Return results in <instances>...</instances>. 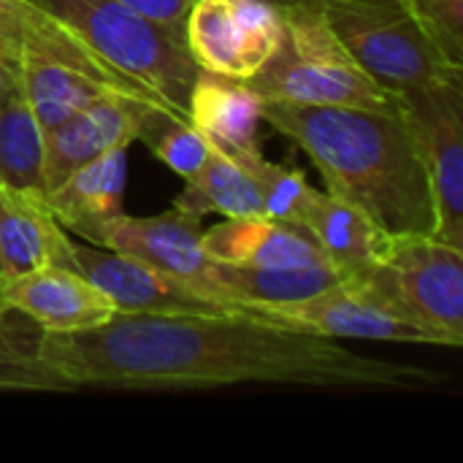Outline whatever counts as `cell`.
<instances>
[{
  "instance_id": "obj_1",
  "label": "cell",
  "mask_w": 463,
  "mask_h": 463,
  "mask_svg": "<svg viewBox=\"0 0 463 463\" xmlns=\"http://www.w3.org/2000/svg\"><path fill=\"white\" fill-rule=\"evenodd\" d=\"M38 361L79 388L168 391L217 385H301L423 393L442 374L369 358L277 320L255 315H125L84 334H38Z\"/></svg>"
},
{
  "instance_id": "obj_2",
  "label": "cell",
  "mask_w": 463,
  "mask_h": 463,
  "mask_svg": "<svg viewBox=\"0 0 463 463\" xmlns=\"http://www.w3.org/2000/svg\"><path fill=\"white\" fill-rule=\"evenodd\" d=\"M260 122L301 146L328 193L358 206L391 236H434L429 179L402 111L260 100Z\"/></svg>"
},
{
  "instance_id": "obj_3",
  "label": "cell",
  "mask_w": 463,
  "mask_h": 463,
  "mask_svg": "<svg viewBox=\"0 0 463 463\" xmlns=\"http://www.w3.org/2000/svg\"><path fill=\"white\" fill-rule=\"evenodd\" d=\"M282 16L277 54L247 79L260 100L339 106L366 111H402V95L372 79L328 27L315 0L274 3Z\"/></svg>"
},
{
  "instance_id": "obj_4",
  "label": "cell",
  "mask_w": 463,
  "mask_h": 463,
  "mask_svg": "<svg viewBox=\"0 0 463 463\" xmlns=\"http://www.w3.org/2000/svg\"><path fill=\"white\" fill-rule=\"evenodd\" d=\"M8 5L19 30L22 90L43 133L103 98H130L165 109L152 92L100 60L35 0H8Z\"/></svg>"
},
{
  "instance_id": "obj_5",
  "label": "cell",
  "mask_w": 463,
  "mask_h": 463,
  "mask_svg": "<svg viewBox=\"0 0 463 463\" xmlns=\"http://www.w3.org/2000/svg\"><path fill=\"white\" fill-rule=\"evenodd\" d=\"M73 30L114 71L152 92L168 111L190 122V90L198 65L187 46L119 0H35Z\"/></svg>"
},
{
  "instance_id": "obj_6",
  "label": "cell",
  "mask_w": 463,
  "mask_h": 463,
  "mask_svg": "<svg viewBox=\"0 0 463 463\" xmlns=\"http://www.w3.org/2000/svg\"><path fill=\"white\" fill-rule=\"evenodd\" d=\"M391 315L463 345V247L437 236H393L380 260L342 282Z\"/></svg>"
},
{
  "instance_id": "obj_7",
  "label": "cell",
  "mask_w": 463,
  "mask_h": 463,
  "mask_svg": "<svg viewBox=\"0 0 463 463\" xmlns=\"http://www.w3.org/2000/svg\"><path fill=\"white\" fill-rule=\"evenodd\" d=\"M355 62L383 87L404 92L463 76L423 35L399 0H315Z\"/></svg>"
},
{
  "instance_id": "obj_8",
  "label": "cell",
  "mask_w": 463,
  "mask_h": 463,
  "mask_svg": "<svg viewBox=\"0 0 463 463\" xmlns=\"http://www.w3.org/2000/svg\"><path fill=\"white\" fill-rule=\"evenodd\" d=\"M402 95V117L423 163L437 231L463 247V76L412 87Z\"/></svg>"
},
{
  "instance_id": "obj_9",
  "label": "cell",
  "mask_w": 463,
  "mask_h": 463,
  "mask_svg": "<svg viewBox=\"0 0 463 463\" xmlns=\"http://www.w3.org/2000/svg\"><path fill=\"white\" fill-rule=\"evenodd\" d=\"M282 16L271 0H195L184 46L201 71L247 81L279 49Z\"/></svg>"
},
{
  "instance_id": "obj_10",
  "label": "cell",
  "mask_w": 463,
  "mask_h": 463,
  "mask_svg": "<svg viewBox=\"0 0 463 463\" xmlns=\"http://www.w3.org/2000/svg\"><path fill=\"white\" fill-rule=\"evenodd\" d=\"M73 271L103 290L117 312L125 315H255L260 312L225 304L203 296L201 290L146 266L128 255L111 252L106 247H76L73 244ZM269 320V317H266Z\"/></svg>"
},
{
  "instance_id": "obj_11",
  "label": "cell",
  "mask_w": 463,
  "mask_h": 463,
  "mask_svg": "<svg viewBox=\"0 0 463 463\" xmlns=\"http://www.w3.org/2000/svg\"><path fill=\"white\" fill-rule=\"evenodd\" d=\"M92 247H106L111 252L128 255L138 263H146L209 298H220L209 285L212 260L201 247V217L171 209L157 217H128L125 212L111 217L100 231Z\"/></svg>"
},
{
  "instance_id": "obj_12",
  "label": "cell",
  "mask_w": 463,
  "mask_h": 463,
  "mask_svg": "<svg viewBox=\"0 0 463 463\" xmlns=\"http://www.w3.org/2000/svg\"><path fill=\"white\" fill-rule=\"evenodd\" d=\"M8 312L33 320L43 334H84L106 326L117 307L90 279L71 269H38L0 288Z\"/></svg>"
},
{
  "instance_id": "obj_13",
  "label": "cell",
  "mask_w": 463,
  "mask_h": 463,
  "mask_svg": "<svg viewBox=\"0 0 463 463\" xmlns=\"http://www.w3.org/2000/svg\"><path fill=\"white\" fill-rule=\"evenodd\" d=\"M263 317L317 334V336H347V339H366V342H393V345H437L445 347L442 339L420 328L415 323H407L388 309L366 301L355 290L336 285L320 296L296 301V304H282V307H269L260 309Z\"/></svg>"
},
{
  "instance_id": "obj_14",
  "label": "cell",
  "mask_w": 463,
  "mask_h": 463,
  "mask_svg": "<svg viewBox=\"0 0 463 463\" xmlns=\"http://www.w3.org/2000/svg\"><path fill=\"white\" fill-rule=\"evenodd\" d=\"M152 109L157 106L130 98H103L43 133L46 193L71 171L98 160L111 149H128L133 141H138L141 125Z\"/></svg>"
},
{
  "instance_id": "obj_15",
  "label": "cell",
  "mask_w": 463,
  "mask_h": 463,
  "mask_svg": "<svg viewBox=\"0 0 463 463\" xmlns=\"http://www.w3.org/2000/svg\"><path fill=\"white\" fill-rule=\"evenodd\" d=\"M201 247L209 260L250 269H304L328 263L312 233L301 225L269 214L225 217L201 231Z\"/></svg>"
},
{
  "instance_id": "obj_16",
  "label": "cell",
  "mask_w": 463,
  "mask_h": 463,
  "mask_svg": "<svg viewBox=\"0 0 463 463\" xmlns=\"http://www.w3.org/2000/svg\"><path fill=\"white\" fill-rule=\"evenodd\" d=\"M49 266L73 271V241L46 206V195L0 184V288Z\"/></svg>"
},
{
  "instance_id": "obj_17",
  "label": "cell",
  "mask_w": 463,
  "mask_h": 463,
  "mask_svg": "<svg viewBox=\"0 0 463 463\" xmlns=\"http://www.w3.org/2000/svg\"><path fill=\"white\" fill-rule=\"evenodd\" d=\"M128 187V149H111L98 160L71 171L46 193V206L65 231L87 244L98 241V231L122 214Z\"/></svg>"
},
{
  "instance_id": "obj_18",
  "label": "cell",
  "mask_w": 463,
  "mask_h": 463,
  "mask_svg": "<svg viewBox=\"0 0 463 463\" xmlns=\"http://www.w3.org/2000/svg\"><path fill=\"white\" fill-rule=\"evenodd\" d=\"M190 125L231 157L260 149V98L247 81L212 71H198L190 90Z\"/></svg>"
},
{
  "instance_id": "obj_19",
  "label": "cell",
  "mask_w": 463,
  "mask_h": 463,
  "mask_svg": "<svg viewBox=\"0 0 463 463\" xmlns=\"http://www.w3.org/2000/svg\"><path fill=\"white\" fill-rule=\"evenodd\" d=\"M301 228L312 233L326 260L342 274V282L380 260L393 239L358 206L342 201L328 190L312 193L301 217Z\"/></svg>"
},
{
  "instance_id": "obj_20",
  "label": "cell",
  "mask_w": 463,
  "mask_h": 463,
  "mask_svg": "<svg viewBox=\"0 0 463 463\" xmlns=\"http://www.w3.org/2000/svg\"><path fill=\"white\" fill-rule=\"evenodd\" d=\"M209 285L220 298L260 312L269 307L296 304L320 296L342 285V274L331 263L304 266V269H250V266H228L212 260Z\"/></svg>"
},
{
  "instance_id": "obj_21",
  "label": "cell",
  "mask_w": 463,
  "mask_h": 463,
  "mask_svg": "<svg viewBox=\"0 0 463 463\" xmlns=\"http://www.w3.org/2000/svg\"><path fill=\"white\" fill-rule=\"evenodd\" d=\"M174 209L193 217H203L212 212L225 217L266 214L250 171L217 146H212L206 165L195 176L184 179V190L176 198Z\"/></svg>"
},
{
  "instance_id": "obj_22",
  "label": "cell",
  "mask_w": 463,
  "mask_h": 463,
  "mask_svg": "<svg viewBox=\"0 0 463 463\" xmlns=\"http://www.w3.org/2000/svg\"><path fill=\"white\" fill-rule=\"evenodd\" d=\"M43 160V128L19 87L0 103V184L16 193L46 195Z\"/></svg>"
},
{
  "instance_id": "obj_23",
  "label": "cell",
  "mask_w": 463,
  "mask_h": 463,
  "mask_svg": "<svg viewBox=\"0 0 463 463\" xmlns=\"http://www.w3.org/2000/svg\"><path fill=\"white\" fill-rule=\"evenodd\" d=\"M138 141H144L155 152V157L163 160L182 179L195 176L212 155L209 141L190 122L165 109H152L146 114Z\"/></svg>"
},
{
  "instance_id": "obj_24",
  "label": "cell",
  "mask_w": 463,
  "mask_h": 463,
  "mask_svg": "<svg viewBox=\"0 0 463 463\" xmlns=\"http://www.w3.org/2000/svg\"><path fill=\"white\" fill-rule=\"evenodd\" d=\"M233 160H239L250 171L269 217L301 225V217L307 212V203H309L315 187H309L307 176L298 168L271 163L263 157V152L241 155Z\"/></svg>"
},
{
  "instance_id": "obj_25",
  "label": "cell",
  "mask_w": 463,
  "mask_h": 463,
  "mask_svg": "<svg viewBox=\"0 0 463 463\" xmlns=\"http://www.w3.org/2000/svg\"><path fill=\"white\" fill-rule=\"evenodd\" d=\"M0 391H68L35 355V339L14 331L0 334Z\"/></svg>"
},
{
  "instance_id": "obj_26",
  "label": "cell",
  "mask_w": 463,
  "mask_h": 463,
  "mask_svg": "<svg viewBox=\"0 0 463 463\" xmlns=\"http://www.w3.org/2000/svg\"><path fill=\"white\" fill-rule=\"evenodd\" d=\"M437 52L463 68V0H399Z\"/></svg>"
},
{
  "instance_id": "obj_27",
  "label": "cell",
  "mask_w": 463,
  "mask_h": 463,
  "mask_svg": "<svg viewBox=\"0 0 463 463\" xmlns=\"http://www.w3.org/2000/svg\"><path fill=\"white\" fill-rule=\"evenodd\" d=\"M22 87L19 30L8 0H0V103Z\"/></svg>"
},
{
  "instance_id": "obj_28",
  "label": "cell",
  "mask_w": 463,
  "mask_h": 463,
  "mask_svg": "<svg viewBox=\"0 0 463 463\" xmlns=\"http://www.w3.org/2000/svg\"><path fill=\"white\" fill-rule=\"evenodd\" d=\"M119 3L184 43V24L195 0H119Z\"/></svg>"
},
{
  "instance_id": "obj_29",
  "label": "cell",
  "mask_w": 463,
  "mask_h": 463,
  "mask_svg": "<svg viewBox=\"0 0 463 463\" xmlns=\"http://www.w3.org/2000/svg\"><path fill=\"white\" fill-rule=\"evenodd\" d=\"M0 320H8V309L3 307V301H0Z\"/></svg>"
},
{
  "instance_id": "obj_30",
  "label": "cell",
  "mask_w": 463,
  "mask_h": 463,
  "mask_svg": "<svg viewBox=\"0 0 463 463\" xmlns=\"http://www.w3.org/2000/svg\"><path fill=\"white\" fill-rule=\"evenodd\" d=\"M8 328H14V326L8 320H0V331H8Z\"/></svg>"
},
{
  "instance_id": "obj_31",
  "label": "cell",
  "mask_w": 463,
  "mask_h": 463,
  "mask_svg": "<svg viewBox=\"0 0 463 463\" xmlns=\"http://www.w3.org/2000/svg\"><path fill=\"white\" fill-rule=\"evenodd\" d=\"M8 331H14V328H8ZM8 331H0V334H8Z\"/></svg>"
},
{
  "instance_id": "obj_32",
  "label": "cell",
  "mask_w": 463,
  "mask_h": 463,
  "mask_svg": "<svg viewBox=\"0 0 463 463\" xmlns=\"http://www.w3.org/2000/svg\"><path fill=\"white\" fill-rule=\"evenodd\" d=\"M271 3H282V0H271Z\"/></svg>"
}]
</instances>
